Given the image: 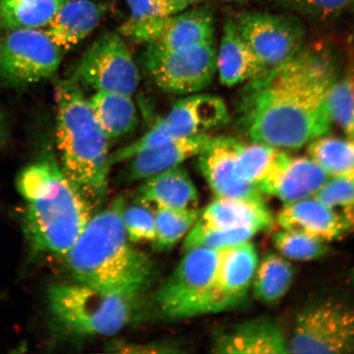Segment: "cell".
<instances>
[{"label": "cell", "instance_id": "obj_1", "mask_svg": "<svg viewBox=\"0 0 354 354\" xmlns=\"http://www.w3.org/2000/svg\"><path fill=\"white\" fill-rule=\"evenodd\" d=\"M337 78L328 51L304 46L245 83L237 105L239 126L251 142L302 148L332 129L328 98Z\"/></svg>", "mask_w": 354, "mask_h": 354}, {"label": "cell", "instance_id": "obj_2", "mask_svg": "<svg viewBox=\"0 0 354 354\" xmlns=\"http://www.w3.org/2000/svg\"><path fill=\"white\" fill-rule=\"evenodd\" d=\"M17 189L25 201L24 230L32 249L65 258L92 218L94 206L52 157L25 168Z\"/></svg>", "mask_w": 354, "mask_h": 354}, {"label": "cell", "instance_id": "obj_3", "mask_svg": "<svg viewBox=\"0 0 354 354\" xmlns=\"http://www.w3.org/2000/svg\"><path fill=\"white\" fill-rule=\"evenodd\" d=\"M124 207L118 198L92 216L65 258L77 281L138 298L151 281L153 268L147 256L131 246L123 225Z\"/></svg>", "mask_w": 354, "mask_h": 354}, {"label": "cell", "instance_id": "obj_4", "mask_svg": "<svg viewBox=\"0 0 354 354\" xmlns=\"http://www.w3.org/2000/svg\"><path fill=\"white\" fill-rule=\"evenodd\" d=\"M56 140L61 167L93 206L108 192L111 165L108 137L82 88L69 80L57 85Z\"/></svg>", "mask_w": 354, "mask_h": 354}, {"label": "cell", "instance_id": "obj_5", "mask_svg": "<svg viewBox=\"0 0 354 354\" xmlns=\"http://www.w3.org/2000/svg\"><path fill=\"white\" fill-rule=\"evenodd\" d=\"M48 298L60 325L84 337L120 332L131 322L138 299L78 281L52 286Z\"/></svg>", "mask_w": 354, "mask_h": 354}, {"label": "cell", "instance_id": "obj_6", "mask_svg": "<svg viewBox=\"0 0 354 354\" xmlns=\"http://www.w3.org/2000/svg\"><path fill=\"white\" fill-rule=\"evenodd\" d=\"M219 250L194 248L185 255L153 296L162 317L185 319L214 313Z\"/></svg>", "mask_w": 354, "mask_h": 354}, {"label": "cell", "instance_id": "obj_7", "mask_svg": "<svg viewBox=\"0 0 354 354\" xmlns=\"http://www.w3.org/2000/svg\"><path fill=\"white\" fill-rule=\"evenodd\" d=\"M229 119L227 106L220 97L198 93L187 95L139 140L111 154V165L127 162L137 153L171 141L207 134L225 125Z\"/></svg>", "mask_w": 354, "mask_h": 354}, {"label": "cell", "instance_id": "obj_8", "mask_svg": "<svg viewBox=\"0 0 354 354\" xmlns=\"http://www.w3.org/2000/svg\"><path fill=\"white\" fill-rule=\"evenodd\" d=\"M216 50L214 39L170 51L147 47L144 64L150 78L160 90L189 95L205 90L214 82Z\"/></svg>", "mask_w": 354, "mask_h": 354}, {"label": "cell", "instance_id": "obj_9", "mask_svg": "<svg viewBox=\"0 0 354 354\" xmlns=\"http://www.w3.org/2000/svg\"><path fill=\"white\" fill-rule=\"evenodd\" d=\"M72 81L95 92L132 96L139 87L140 76L122 35L108 32L97 39L82 55Z\"/></svg>", "mask_w": 354, "mask_h": 354}, {"label": "cell", "instance_id": "obj_10", "mask_svg": "<svg viewBox=\"0 0 354 354\" xmlns=\"http://www.w3.org/2000/svg\"><path fill=\"white\" fill-rule=\"evenodd\" d=\"M288 348L290 353H354V308L326 301L302 310Z\"/></svg>", "mask_w": 354, "mask_h": 354}, {"label": "cell", "instance_id": "obj_11", "mask_svg": "<svg viewBox=\"0 0 354 354\" xmlns=\"http://www.w3.org/2000/svg\"><path fill=\"white\" fill-rule=\"evenodd\" d=\"M61 61L60 48L39 29H8L0 37V78L12 85L50 77Z\"/></svg>", "mask_w": 354, "mask_h": 354}, {"label": "cell", "instance_id": "obj_12", "mask_svg": "<svg viewBox=\"0 0 354 354\" xmlns=\"http://www.w3.org/2000/svg\"><path fill=\"white\" fill-rule=\"evenodd\" d=\"M234 21L264 70L282 64L304 47L306 32L295 16L247 12Z\"/></svg>", "mask_w": 354, "mask_h": 354}, {"label": "cell", "instance_id": "obj_13", "mask_svg": "<svg viewBox=\"0 0 354 354\" xmlns=\"http://www.w3.org/2000/svg\"><path fill=\"white\" fill-rule=\"evenodd\" d=\"M241 141L232 136L212 137L198 155V167L216 197L258 198L263 194L241 178L236 170V153Z\"/></svg>", "mask_w": 354, "mask_h": 354}, {"label": "cell", "instance_id": "obj_14", "mask_svg": "<svg viewBox=\"0 0 354 354\" xmlns=\"http://www.w3.org/2000/svg\"><path fill=\"white\" fill-rule=\"evenodd\" d=\"M330 176L308 157H291L281 150L268 174L257 185L259 192L287 203L315 196Z\"/></svg>", "mask_w": 354, "mask_h": 354}, {"label": "cell", "instance_id": "obj_15", "mask_svg": "<svg viewBox=\"0 0 354 354\" xmlns=\"http://www.w3.org/2000/svg\"><path fill=\"white\" fill-rule=\"evenodd\" d=\"M259 262L258 251L250 241L219 250L214 313L236 308L245 300Z\"/></svg>", "mask_w": 354, "mask_h": 354}, {"label": "cell", "instance_id": "obj_16", "mask_svg": "<svg viewBox=\"0 0 354 354\" xmlns=\"http://www.w3.org/2000/svg\"><path fill=\"white\" fill-rule=\"evenodd\" d=\"M277 221L286 231L328 243L348 234L339 216L315 196L284 205Z\"/></svg>", "mask_w": 354, "mask_h": 354}, {"label": "cell", "instance_id": "obj_17", "mask_svg": "<svg viewBox=\"0 0 354 354\" xmlns=\"http://www.w3.org/2000/svg\"><path fill=\"white\" fill-rule=\"evenodd\" d=\"M196 223L210 229H249L259 233L272 227L274 218L263 197H216L199 215Z\"/></svg>", "mask_w": 354, "mask_h": 354}, {"label": "cell", "instance_id": "obj_18", "mask_svg": "<svg viewBox=\"0 0 354 354\" xmlns=\"http://www.w3.org/2000/svg\"><path fill=\"white\" fill-rule=\"evenodd\" d=\"M137 202L152 210L198 209V189L188 171L178 166L144 180L137 190Z\"/></svg>", "mask_w": 354, "mask_h": 354}, {"label": "cell", "instance_id": "obj_19", "mask_svg": "<svg viewBox=\"0 0 354 354\" xmlns=\"http://www.w3.org/2000/svg\"><path fill=\"white\" fill-rule=\"evenodd\" d=\"M212 137L209 134L190 136L137 153L127 161L126 179L131 183L143 181L180 166L188 159L197 157Z\"/></svg>", "mask_w": 354, "mask_h": 354}, {"label": "cell", "instance_id": "obj_20", "mask_svg": "<svg viewBox=\"0 0 354 354\" xmlns=\"http://www.w3.org/2000/svg\"><path fill=\"white\" fill-rule=\"evenodd\" d=\"M219 353H289L288 340L280 326L266 317L243 322L216 339Z\"/></svg>", "mask_w": 354, "mask_h": 354}, {"label": "cell", "instance_id": "obj_21", "mask_svg": "<svg viewBox=\"0 0 354 354\" xmlns=\"http://www.w3.org/2000/svg\"><path fill=\"white\" fill-rule=\"evenodd\" d=\"M105 12L96 0H66L44 32L61 50H71L98 28Z\"/></svg>", "mask_w": 354, "mask_h": 354}, {"label": "cell", "instance_id": "obj_22", "mask_svg": "<svg viewBox=\"0 0 354 354\" xmlns=\"http://www.w3.org/2000/svg\"><path fill=\"white\" fill-rule=\"evenodd\" d=\"M215 19L209 7L187 8L168 19L147 47L170 51L214 39Z\"/></svg>", "mask_w": 354, "mask_h": 354}, {"label": "cell", "instance_id": "obj_23", "mask_svg": "<svg viewBox=\"0 0 354 354\" xmlns=\"http://www.w3.org/2000/svg\"><path fill=\"white\" fill-rule=\"evenodd\" d=\"M263 71V66L239 33L236 21L228 19L216 50V73L221 83L228 87L241 85Z\"/></svg>", "mask_w": 354, "mask_h": 354}, {"label": "cell", "instance_id": "obj_24", "mask_svg": "<svg viewBox=\"0 0 354 354\" xmlns=\"http://www.w3.org/2000/svg\"><path fill=\"white\" fill-rule=\"evenodd\" d=\"M130 17L121 26L124 38L149 44L171 17L187 10L196 0H127Z\"/></svg>", "mask_w": 354, "mask_h": 354}, {"label": "cell", "instance_id": "obj_25", "mask_svg": "<svg viewBox=\"0 0 354 354\" xmlns=\"http://www.w3.org/2000/svg\"><path fill=\"white\" fill-rule=\"evenodd\" d=\"M88 103L109 140L129 135L138 125V114L131 95L97 91Z\"/></svg>", "mask_w": 354, "mask_h": 354}, {"label": "cell", "instance_id": "obj_26", "mask_svg": "<svg viewBox=\"0 0 354 354\" xmlns=\"http://www.w3.org/2000/svg\"><path fill=\"white\" fill-rule=\"evenodd\" d=\"M295 268L285 257L268 253L259 262L252 289L264 304H276L285 297L293 284Z\"/></svg>", "mask_w": 354, "mask_h": 354}, {"label": "cell", "instance_id": "obj_27", "mask_svg": "<svg viewBox=\"0 0 354 354\" xmlns=\"http://www.w3.org/2000/svg\"><path fill=\"white\" fill-rule=\"evenodd\" d=\"M66 0H0V26L3 29L46 26Z\"/></svg>", "mask_w": 354, "mask_h": 354}, {"label": "cell", "instance_id": "obj_28", "mask_svg": "<svg viewBox=\"0 0 354 354\" xmlns=\"http://www.w3.org/2000/svg\"><path fill=\"white\" fill-rule=\"evenodd\" d=\"M307 149L330 177L354 176V139L325 135L311 141Z\"/></svg>", "mask_w": 354, "mask_h": 354}, {"label": "cell", "instance_id": "obj_29", "mask_svg": "<svg viewBox=\"0 0 354 354\" xmlns=\"http://www.w3.org/2000/svg\"><path fill=\"white\" fill-rule=\"evenodd\" d=\"M281 149L262 143L241 142L236 153V170L242 179L257 187L275 165Z\"/></svg>", "mask_w": 354, "mask_h": 354}, {"label": "cell", "instance_id": "obj_30", "mask_svg": "<svg viewBox=\"0 0 354 354\" xmlns=\"http://www.w3.org/2000/svg\"><path fill=\"white\" fill-rule=\"evenodd\" d=\"M156 221V240L158 250L171 249L196 224L199 215L198 209L176 210L158 209L153 210Z\"/></svg>", "mask_w": 354, "mask_h": 354}, {"label": "cell", "instance_id": "obj_31", "mask_svg": "<svg viewBox=\"0 0 354 354\" xmlns=\"http://www.w3.org/2000/svg\"><path fill=\"white\" fill-rule=\"evenodd\" d=\"M314 196L339 216L348 233L354 232V176L330 177Z\"/></svg>", "mask_w": 354, "mask_h": 354}, {"label": "cell", "instance_id": "obj_32", "mask_svg": "<svg viewBox=\"0 0 354 354\" xmlns=\"http://www.w3.org/2000/svg\"><path fill=\"white\" fill-rule=\"evenodd\" d=\"M273 243L281 255L287 259L300 262L324 258L330 252L326 242L286 230L274 234Z\"/></svg>", "mask_w": 354, "mask_h": 354}, {"label": "cell", "instance_id": "obj_33", "mask_svg": "<svg viewBox=\"0 0 354 354\" xmlns=\"http://www.w3.org/2000/svg\"><path fill=\"white\" fill-rule=\"evenodd\" d=\"M328 109L333 125H337L348 138L354 139V78H337L332 86Z\"/></svg>", "mask_w": 354, "mask_h": 354}, {"label": "cell", "instance_id": "obj_34", "mask_svg": "<svg viewBox=\"0 0 354 354\" xmlns=\"http://www.w3.org/2000/svg\"><path fill=\"white\" fill-rule=\"evenodd\" d=\"M258 233L249 229H210L196 223L187 234L183 248L185 252L194 248L221 250L243 242L250 241Z\"/></svg>", "mask_w": 354, "mask_h": 354}, {"label": "cell", "instance_id": "obj_35", "mask_svg": "<svg viewBox=\"0 0 354 354\" xmlns=\"http://www.w3.org/2000/svg\"><path fill=\"white\" fill-rule=\"evenodd\" d=\"M122 221L131 242H153L156 240V221L150 207L137 202V205L124 207Z\"/></svg>", "mask_w": 354, "mask_h": 354}, {"label": "cell", "instance_id": "obj_36", "mask_svg": "<svg viewBox=\"0 0 354 354\" xmlns=\"http://www.w3.org/2000/svg\"><path fill=\"white\" fill-rule=\"evenodd\" d=\"M288 10L317 19H330L354 10V0H274Z\"/></svg>", "mask_w": 354, "mask_h": 354}, {"label": "cell", "instance_id": "obj_37", "mask_svg": "<svg viewBox=\"0 0 354 354\" xmlns=\"http://www.w3.org/2000/svg\"><path fill=\"white\" fill-rule=\"evenodd\" d=\"M111 351L123 353H179L178 349L171 344H131L116 343L111 345Z\"/></svg>", "mask_w": 354, "mask_h": 354}, {"label": "cell", "instance_id": "obj_38", "mask_svg": "<svg viewBox=\"0 0 354 354\" xmlns=\"http://www.w3.org/2000/svg\"><path fill=\"white\" fill-rule=\"evenodd\" d=\"M3 118L1 117V114H0V138H1V136L3 135Z\"/></svg>", "mask_w": 354, "mask_h": 354}, {"label": "cell", "instance_id": "obj_39", "mask_svg": "<svg viewBox=\"0 0 354 354\" xmlns=\"http://www.w3.org/2000/svg\"><path fill=\"white\" fill-rule=\"evenodd\" d=\"M352 278H353V281H354V268H353V270Z\"/></svg>", "mask_w": 354, "mask_h": 354}]
</instances>
